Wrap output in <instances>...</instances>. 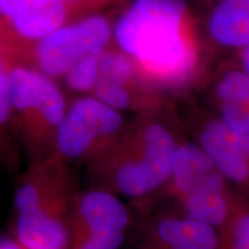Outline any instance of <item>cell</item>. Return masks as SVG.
Returning a JSON list of instances; mask_svg holds the SVG:
<instances>
[{
	"mask_svg": "<svg viewBox=\"0 0 249 249\" xmlns=\"http://www.w3.org/2000/svg\"><path fill=\"white\" fill-rule=\"evenodd\" d=\"M112 46L160 92L187 88L204 73L205 46L186 0H126Z\"/></svg>",
	"mask_w": 249,
	"mask_h": 249,
	"instance_id": "cell-1",
	"label": "cell"
},
{
	"mask_svg": "<svg viewBox=\"0 0 249 249\" xmlns=\"http://www.w3.org/2000/svg\"><path fill=\"white\" fill-rule=\"evenodd\" d=\"M6 66L12 127L20 149L30 161L53 155L55 134L70 105L64 90L54 79L35 70Z\"/></svg>",
	"mask_w": 249,
	"mask_h": 249,
	"instance_id": "cell-2",
	"label": "cell"
},
{
	"mask_svg": "<svg viewBox=\"0 0 249 249\" xmlns=\"http://www.w3.org/2000/svg\"><path fill=\"white\" fill-rule=\"evenodd\" d=\"M113 18L99 12L52 31L35 42L7 50L6 64L21 65L44 75L61 79L80 59L112 45Z\"/></svg>",
	"mask_w": 249,
	"mask_h": 249,
	"instance_id": "cell-3",
	"label": "cell"
},
{
	"mask_svg": "<svg viewBox=\"0 0 249 249\" xmlns=\"http://www.w3.org/2000/svg\"><path fill=\"white\" fill-rule=\"evenodd\" d=\"M126 0H0V58L59 28Z\"/></svg>",
	"mask_w": 249,
	"mask_h": 249,
	"instance_id": "cell-4",
	"label": "cell"
},
{
	"mask_svg": "<svg viewBox=\"0 0 249 249\" xmlns=\"http://www.w3.org/2000/svg\"><path fill=\"white\" fill-rule=\"evenodd\" d=\"M123 113L91 95L68 105L54 139L53 155L64 161L97 160L124 134Z\"/></svg>",
	"mask_w": 249,
	"mask_h": 249,
	"instance_id": "cell-5",
	"label": "cell"
},
{
	"mask_svg": "<svg viewBox=\"0 0 249 249\" xmlns=\"http://www.w3.org/2000/svg\"><path fill=\"white\" fill-rule=\"evenodd\" d=\"M160 92L149 86L128 55L110 46L104 50L97 83L91 96L123 113H150L160 104Z\"/></svg>",
	"mask_w": 249,
	"mask_h": 249,
	"instance_id": "cell-6",
	"label": "cell"
},
{
	"mask_svg": "<svg viewBox=\"0 0 249 249\" xmlns=\"http://www.w3.org/2000/svg\"><path fill=\"white\" fill-rule=\"evenodd\" d=\"M76 223L74 229L85 232L103 249H119L129 225V211L111 191L93 188L73 201Z\"/></svg>",
	"mask_w": 249,
	"mask_h": 249,
	"instance_id": "cell-7",
	"label": "cell"
},
{
	"mask_svg": "<svg viewBox=\"0 0 249 249\" xmlns=\"http://www.w3.org/2000/svg\"><path fill=\"white\" fill-rule=\"evenodd\" d=\"M197 144L209 156L218 172L231 182L244 183L249 179V134L220 120L202 124Z\"/></svg>",
	"mask_w": 249,
	"mask_h": 249,
	"instance_id": "cell-8",
	"label": "cell"
},
{
	"mask_svg": "<svg viewBox=\"0 0 249 249\" xmlns=\"http://www.w3.org/2000/svg\"><path fill=\"white\" fill-rule=\"evenodd\" d=\"M213 95L219 119L249 134V76L242 70L230 68L216 77Z\"/></svg>",
	"mask_w": 249,
	"mask_h": 249,
	"instance_id": "cell-9",
	"label": "cell"
},
{
	"mask_svg": "<svg viewBox=\"0 0 249 249\" xmlns=\"http://www.w3.org/2000/svg\"><path fill=\"white\" fill-rule=\"evenodd\" d=\"M207 34L223 48L249 46V0H219L208 17Z\"/></svg>",
	"mask_w": 249,
	"mask_h": 249,
	"instance_id": "cell-10",
	"label": "cell"
},
{
	"mask_svg": "<svg viewBox=\"0 0 249 249\" xmlns=\"http://www.w3.org/2000/svg\"><path fill=\"white\" fill-rule=\"evenodd\" d=\"M226 180L216 172L202 185L180 197L183 216L214 229L223 225L229 217V203L225 195Z\"/></svg>",
	"mask_w": 249,
	"mask_h": 249,
	"instance_id": "cell-11",
	"label": "cell"
},
{
	"mask_svg": "<svg viewBox=\"0 0 249 249\" xmlns=\"http://www.w3.org/2000/svg\"><path fill=\"white\" fill-rule=\"evenodd\" d=\"M155 235L171 249H218L217 229L188 217H167L155 226Z\"/></svg>",
	"mask_w": 249,
	"mask_h": 249,
	"instance_id": "cell-12",
	"label": "cell"
},
{
	"mask_svg": "<svg viewBox=\"0 0 249 249\" xmlns=\"http://www.w3.org/2000/svg\"><path fill=\"white\" fill-rule=\"evenodd\" d=\"M216 172L218 171L209 156L197 143L178 142L169 182L179 197L202 185Z\"/></svg>",
	"mask_w": 249,
	"mask_h": 249,
	"instance_id": "cell-13",
	"label": "cell"
},
{
	"mask_svg": "<svg viewBox=\"0 0 249 249\" xmlns=\"http://www.w3.org/2000/svg\"><path fill=\"white\" fill-rule=\"evenodd\" d=\"M103 52L104 50L87 54L61 77L68 90L82 96L91 95L98 80Z\"/></svg>",
	"mask_w": 249,
	"mask_h": 249,
	"instance_id": "cell-14",
	"label": "cell"
},
{
	"mask_svg": "<svg viewBox=\"0 0 249 249\" xmlns=\"http://www.w3.org/2000/svg\"><path fill=\"white\" fill-rule=\"evenodd\" d=\"M0 139L12 150L21 155L20 145L12 127L7 66L1 58H0Z\"/></svg>",
	"mask_w": 249,
	"mask_h": 249,
	"instance_id": "cell-15",
	"label": "cell"
},
{
	"mask_svg": "<svg viewBox=\"0 0 249 249\" xmlns=\"http://www.w3.org/2000/svg\"><path fill=\"white\" fill-rule=\"evenodd\" d=\"M231 249H249V214L241 217L236 223Z\"/></svg>",
	"mask_w": 249,
	"mask_h": 249,
	"instance_id": "cell-16",
	"label": "cell"
},
{
	"mask_svg": "<svg viewBox=\"0 0 249 249\" xmlns=\"http://www.w3.org/2000/svg\"><path fill=\"white\" fill-rule=\"evenodd\" d=\"M21 155L12 150L0 139V167L7 171H17L20 166Z\"/></svg>",
	"mask_w": 249,
	"mask_h": 249,
	"instance_id": "cell-17",
	"label": "cell"
},
{
	"mask_svg": "<svg viewBox=\"0 0 249 249\" xmlns=\"http://www.w3.org/2000/svg\"><path fill=\"white\" fill-rule=\"evenodd\" d=\"M0 249H26L13 236H0Z\"/></svg>",
	"mask_w": 249,
	"mask_h": 249,
	"instance_id": "cell-18",
	"label": "cell"
},
{
	"mask_svg": "<svg viewBox=\"0 0 249 249\" xmlns=\"http://www.w3.org/2000/svg\"><path fill=\"white\" fill-rule=\"evenodd\" d=\"M239 57H240L241 65H242V71L249 76V46L245 49L239 50Z\"/></svg>",
	"mask_w": 249,
	"mask_h": 249,
	"instance_id": "cell-19",
	"label": "cell"
},
{
	"mask_svg": "<svg viewBox=\"0 0 249 249\" xmlns=\"http://www.w3.org/2000/svg\"><path fill=\"white\" fill-rule=\"evenodd\" d=\"M164 249H171V248H166V247H164Z\"/></svg>",
	"mask_w": 249,
	"mask_h": 249,
	"instance_id": "cell-20",
	"label": "cell"
}]
</instances>
